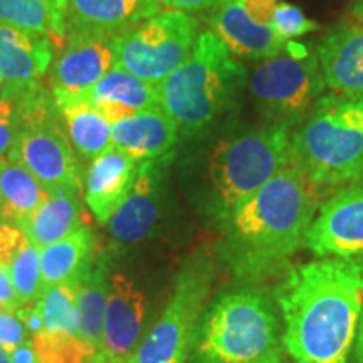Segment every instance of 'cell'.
Returning <instances> with one entry per match:
<instances>
[{
    "instance_id": "obj_1",
    "label": "cell",
    "mask_w": 363,
    "mask_h": 363,
    "mask_svg": "<svg viewBox=\"0 0 363 363\" xmlns=\"http://www.w3.org/2000/svg\"><path fill=\"white\" fill-rule=\"evenodd\" d=\"M274 301L294 363H348L363 311V259L321 257L294 266Z\"/></svg>"
},
{
    "instance_id": "obj_2",
    "label": "cell",
    "mask_w": 363,
    "mask_h": 363,
    "mask_svg": "<svg viewBox=\"0 0 363 363\" xmlns=\"http://www.w3.org/2000/svg\"><path fill=\"white\" fill-rule=\"evenodd\" d=\"M316 187L288 165L224 220L220 257L235 278L272 274L305 242L316 212Z\"/></svg>"
},
{
    "instance_id": "obj_3",
    "label": "cell",
    "mask_w": 363,
    "mask_h": 363,
    "mask_svg": "<svg viewBox=\"0 0 363 363\" xmlns=\"http://www.w3.org/2000/svg\"><path fill=\"white\" fill-rule=\"evenodd\" d=\"M293 165L315 187L363 179V96H320L293 131Z\"/></svg>"
},
{
    "instance_id": "obj_4",
    "label": "cell",
    "mask_w": 363,
    "mask_h": 363,
    "mask_svg": "<svg viewBox=\"0 0 363 363\" xmlns=\"http://www.w3.org/2000/svg\"><path fill=\"white\" fill-rule=\"evenodd\" d=\"M246 79V67L214 33L203 30L184 65L160 84L162 108L179 131L194 135L234 103Z\"/></svg>"
},
{
    "instance_id": "obj_5",
    "label": "cell",
    "mask_w": 363,
    "mask_h": 363,
    "mask_svg": "<svg viewBox=\"0 0 363 363\" xmlns=\"http://www.w3.org/2000/svg\"><path fill=\"white\" fill-rule=\"evenodd\" d=\"M276 305L259 288L220 294L207 306L192 345L194 363H254L279 350Z\"/></svg>"
},
{
    "instance_id": "obj_6",
    "label": "cell",
    "mask_w": 363,
    "mask_h": 363,
    "mask_svg": "<svg viewBox=\"0 0 363 363\" xmlns=\"http://www.w3.org/2000/svg\"><path fill=\"white\" fill-rule=\"evenodd\" d=\"M294 126L269 123L217 143L208 160L212 206L224 222L240 203L293 163Z\"/></svg>"
},
{
    "instance_id": "obj_7",
    "label": "cell",
    "mask_w": 363,
    "mask_h": 363,
    "mask_svg": "<svg viewBox=\"0 0 363 363\" xmlns=\"http://www.w3.org/2000/svg\"><path fill=\"white\" fill-rule=\"evenodd\" d=\"M51 192L83 194L84 174L78 153L67 138L52 93L35 83L24 110L22 128L9 155Z\"/></svg>"
},
{
    "instance_id": "obj_8",
    "label": "cell",
    "mask_w": 363,
    "mask_h": 363,
    "mask_svg": "<svg viewBox=\"0 0 363 363\" xmlns=\"http://www.w3.org/2000/svg\"><path fill=\"white\" fill-rule=\"evenodd\" d=\"M214 262L194 254L175 276L172 296L158 321L126 363H187L214 284Z\"/></svg>"
},
{
    "instance_id": "obj_9",
    "label": "cell",
    "mask_w": 363,
    "mask_h": 363,
    "mask_svg": "<svg viewBox=\"0 0 363 363\" xmlns=\"http://www.w3.org/2000/svg\"><path fill=\"white\" fill-rule=\"evenodd\" d=\"M199 22L187 12H160L118 35L115 66L162 84L190 56Z\"/></svg>"
},
{
    "instance_id": "obj_10",
    "label": "cell",
    "mask_w": 363,
    "mask_h": 363,
    "mask_svg": "<svg viewBox=\"0 0 363 363\" xmlns=\"http://www.w3.org/2000/svg\"><path fill=\"white\" fill-rule=\"evenodd\" d=\"M326 88L318 54L303 45H289L254 71L251 91L269 123L296 126Z\"/></svg>"
},
{
    "instance_id": "obj_11",
    "label": "cell",
    "mask_w": 363,
    "mask_h": 363,
    "mask_svg": "<svg viewBox=\"0 0 363 363\" xmlns=\"http://www.w3.org/2000/svg\"><path fill=\"white\" fill-rule=\"evenodd\" d=\"M276 0H222L211 16L214 33L234 56L267 61L284 51L272 29Z\"/></svg>"
},
{
    "instance_id": "obj_12",
    "label": "cell",
    "mask_w": 363,
    "mask_h": 363,
    "mask_svg": "<svg viewBox=\"0 0 363 363\" xmlns=\"http://www.w3.org/2000/svg\"><path fill=\"white\" fill-rule=\"evenodd\" d=\"M38 306L43 325L30 342L39 363H86L94 357L81 335L74 286L45 289Z\"/></svg>"
},
{
    "instance_id": "obj_13",
    "label": "cell",
    "mask_w": 363,
    "mask_h": 363,
    "mask_svg": "<svg viewBox=\"0 0 363 363\" xmlns=\"http://www.w3.org/2000/svg\"><path fill=\"white\" fill-rule=\"evenodd\" d=\"M303 244L320 257L363 256V185L330 197L313 217Z\"/></svg>"
},
{
    "instance_id": "obj_14",
    "label": "cell",
    "mask_w": 363,
    "mask_h": 363,
    "mask_svg": "<svg viewBox=\"0 0 363 363\" xmlns=\"http://www.w3.org/2000/svg\"><path fill=\"white\" fill-rule=\"evenodd\" d=\"M120 34L94 30H66L61 51L54 56L49 74L51 89L84 93L115 66Z\"/></svg>"
},
{
    "instance_id": "obj_15",
    "label": "cell",
    "mask_w": 363,
    "mask_h": 363,
    "mask_svg": "<svg viewBox=\"0 0 363 363\" xmlns=\"http://www.w3.org/2000/svg\"><path fill=\"white\" fill-rule=\"evenodd\" d=\"M174 153L142 162L135 184L108 222L110 233L121 244H138L152 234L160 216L163 182Z\"/></svg>"
},
{
    "instance_id": "obj_16",
    "label": "cell",
    "mask_w": 363,
    "mask_h": 363,
    "mask_svg": "<svg viewBox=\"0 0 363 363\" xmlns=\"http://www.w3.org/2000/svg\"><path fill=\"white\" fill-rule=\"evenodd\" d=\"M145 311L147 299L138 286L121 272L111 274L99 360L106 363H126L130 360L142 342Z\"/></svg>"
},
{
    "instance_id": "obj_17",
    "label": "cell",
    "mask_w": 363,
    "mask_h": 363,
    "mask_svg": "<svg viewBox=\"0 0 363 363\" xmlns=\"http://www.w3.org/2000/svg\"><path fill=\"white\" fill-rule=\"evenodd\" d=\"M140 163L110 147L84 174V202L99 224H108L133 187Z\"/></svg>"
},
{
    "instance_id": "obj_18",
    "label": "cell",
    "mask_w": 363,
    "mask_h": 363,
    "mask_svg": "<svg viewBox=\"0 0 363 363\" xmlns=\"http://www.w3.org/2000/svg\"><path fill=\"white\" fill-rule=\"evenodd\" d=\"M318 61L326 88L333 93L363 96V24L340 26L318 45Z\"/></svg>"
},
{
    "instance_id": "obj_19",
    "label": "cell",
    "mask_w": 363,
    "mask_h": 363,
    "mask_svg": "<svg viewBox=\"0 0 363 363\" xmlns=\"http://www.w3.org/2000/svg\"><path fill=\"white\" fill-rule=\"evenodd\" d=\"M179 126L162 106L138 111L111 125V147L142 163L172 152Z\"/></svg>"
},
{
    "instance_id": "obj_20",
    "label": "cell",
    "mask_w": 363,
    "mask_h": 363,
    "mask_svg": "<svg viewBox=\"0 0 363 363\" xmlns=\"http://www.w3.org/2000/svg\"><path fill=\"white\" fill-rule=\"evenodd\" d=\"M160 9V0H67L66 30L121 34Z\"/></svg>"
},
{
    "instance_id": "obj_21",
    "label": "cell",
    "mask_w": 363,
    "mask_h": 363,
    "mask_svg": "<svg viewBox=\"0 0 363 363\" xmlns=\"http://www.w3.org/2000/svg\"><path fill=\"white\" fill-rule=\"evenodd\" d=\"M89 101L113 123L138 111L162 106L160 84L148 83L138 76L113 66L93 88L84 91Z\"/></svg>"
},
{
    "instance_id": "obj_22",
    "label": "cell",
    "mask_w": 363,
    "mask_h": 363,
    "mask_svg": "<svg viewBox=\"0 0 363 363\" xmlns=\"http://www.w3.org/2000/svg\"><path fill=\"white\" fill-rule=\"evenodd\" d=\"M66 135L74 152L88 160L111 147V121L99 113L86 93L51 89Z\"/></svg>"
},
{
    "instance_id": "obj_23",
    "label": "cell",
    "mask_w": 363,
    "mask_h": 363,
    "mask_svg": "<svg viewBox=\"0 0 363 363\" xmlns=\"http://www.w3.org/2000/svg\"><path fill=\"white\" fill-rule=\"evenodd\" d=\"M54 59V43L44 35L0 24V79L9 84L35 83Z\"/></svg>"
},
{
    "instance_id": "obj_24",
    "label": "cell",
    "mask_w": 363,
    "mask_h": 363,
    "mask_svg": "<svg viewBox=\"0 0 363 363\" xmlns=\"http://www.w3.org/2000/svg\"><path fill=\"white\" fill-rule=\"evenodd\" d=\"M110 257L104 251H98L94 259L81 272L74 283L76 308H78L81 335L93 350L94 357H101L103 321L110 293Z\"/></svg>"
},
{
    "instance_id": "obj_25",
    "label": "cell",
    "mask_w": 363,
    "mask_h": 363,
    "mask_svg": "<svg viewBox=\"0 0 363 363\" xmlns=\"http://www.w3.org/2000/svg\"><path fill=\"white\" fill-rule=\"evenodd\" d=\"M81 195L83 194L71 190L51 192L33 212V216L27 217L17 227L26 234L29 242L39 249L57 242L86 224Z\"/></svg>"
},
{
    "instance_id": "obj_26",
    "label": "cell",
    "mask_w": 363,
    "mask_h": 363,
    "mask_svg": "<svg viewBox=\"0 0 363 363\" xmlns=\"http://www.w3.org/2000/svg\"><path fill=\"white\" fill-rule=\"evenodd\" d=\"M96 235L84 225L65 239L39 249L44 291L54 286L74 283L96 256Z\"/></svg>"
},
{
    "instance_id": "obj_27",
    "label": "cell",
    "mask_w": 363,
    "mask_h": 363,
    "mask_svg": "<svg viewBox=\"0 0 363 363\" xmlns=\"http://www.w3.org/2000/svg\"><path fill=\"white\" fill-rule=\"evenodd\" d=\"M67 0H0V24L44 35L56 44L66 39Z\"/></svg>"
},
{
    "instance_id": "obj_28",
    "label": "cell",
    "mask_w": 363,
    "mask_h": 363,
    "mask_svg": "<svg viewBox=\"0 0 363 363\" xmlns=\"http://www.w3.org/2000/svg\"><path fill=\"white\" fill-rule=\"evenodd\" d=\"M0 189H2L4 222L19 225L48 199L43 184L19 162L0 157Z\"/></svg>"
},
{
    "instance_id": "obj_29",
    "label": "cell",
    "mask_w": 363,
    "mask_h": 363,
    "mask_svg": "<svg viewBox=\"0 0 363 363\" xmlns=\"http://www.w3.org/2000/svg\"><path fill=\"white\" fill-rule=\"evenodd\" d=\"M35 83H4L2 94H0V157L9 155L19 136L27 98Z\"/></svg>"
},
{
    "instance_id": "obj_30",
    "label": "cell",
    "mask_w": 363,
    "mask_h": 363,
    "mask_svg": "<svg viewBox=\"0 0 363 363\" xmlns=\"http://www.w3.org/2000/svg\"><path fill=\"white\" fill-rule=\"evenodd\" d=\"M21 305L35 303L44 294L43 272H40V251L29 240L13 256L7 266Z\"/></svg>"
},
{
    "instance_id": "obj_31",
    "label": "cell",
    "mask_w": 363,
    "mask_h": 363,
    "mask_svg": "<svg viewBox=\"0 0 363 363\" xmlns=\"http://www.w3.org/2000/svg\"><path fill=\"white\" fill-rule=\"evenodd\" d=\"M272 29L281 40L288 43V40L316 30L318 24L315 21L308 19L299 7L278 2L274 7V13H272Z\"/></svg>"
},
{
    "instance_id": "obj_32",
    "label": "cell",
    "mask_w": 363,
    "mask_h": 363,
    "mask_svg": "<svg viewBox=\"0 0 363 363\" xmlns=\"http://www.w3.org/2000/svg\"><path fill=\"white\" fill-rule=\"evenodd\" d=\"M30 342L29 331L16 311H0V348L13 350L19 345Z\"/></svg>"
},
{
    "instance_id": "obj_33",
    "label": "cell",
    "mask_w": 363,
    "mask_h": 363,
    "mask_svg": "<svg viewBox=\"0 0 363 363\" xmlns=\"http://www.w3.org/2000/svg\"><path fill=\"white\" fill-rule=\"evenodd\" d=\"M26 234L17 225L0 222V264L9 266L21 247L27 242Z\"/></svg>"
},
{
    "instance_id": "obj_34",
    "label": "cell",
    "mask_w": 363,
    "mask_h": 363,
    "mask_svg": "<svg viewBox=\"0 0 363 363\" xmlns=\"http://www.w3.org/2000/svg\"><path fill=\"white\" fill-rule=\"evenodd\" d=\"M21 306L9 267L0 264V311H16Z\"/></svg>"
},
{
    "instance_id": "obj_35",
    "label": "cell",
    "mask_w": 363,
    "mask_h": 363,
    "mask_svg": "<svg viewBox=\"0 0 363 363\" xmlns=\"http://www.w3.org/2000/svg\"><path fill=\"white\" fill-rule=\"evenodd\" d=\"M162 6L177 12H201L219 6L222 0H160Z\"/></svg>"
},
{
    "instance_id": "obj_36",
    "label": "cell",
    "mask_w": 363,
    "mask_h": 363,
    "mask_svg": "<svg viewBox=\"0 0 363 363\" xmlns=\"http://www.w3.org/2000/svg\"><path fill=\"white\" fill-rule=\"evenodd\" d=\"M11 357L12 363H39V358L35 355L33 342H27L24 345H19L13 350L7 352Z\"/></svg>"
},
{
    "instance_id": "obj_37",
    "label": "cell",
    "mask_w": 363,
    "mask_h": 363,
    "mask_svg": "<svg viewBox=\"0 0 363 363\" xmlns=\"http://www.w3.org/2000/svg\"><path fill=\"white\" fill-rule=\"evenodd\" d=\"M355 342V363H363V311L360 318V325H358Z\"/></svg>"
},
{
    "instance_id": "obj_38",
    "label": "cell",
    "mask_w": 363,
    "mask_h": 363,
    "mask_svg": "<svg viewBox=\"0 0 363 363\" xmlns=\"http://www.w3.org/2000/svg\"><path fill=\"white\" fill-rule=\"evenodd\" d=\"M254 363H288V360H286L283 352H281V348H279V350H276L274 353H271V355L261 358V360H257Z\"/></svg>"
},
{
    "instance_id": "obj_39",
    "label": "cell",
    "mask_w": 363,
    "mask_h": 363,
    "mask_svg": "<svg viewBox=\"0 0 363 363\" xmlns=\"http://www.w3.org/2000/svg\"><path fill=\"white\" fill-rule=\"evenodd\" d=\"M352 12H353V17H355L358 22H362V24H363V0H362V2L353 4Z\"/></svg>"
},
{
    "instance_id": "obj_40",
    "label": "cell",
    "mask_w": 363,
    "mask_h": 363,
    "mask_svg": "<svg viewBox=\"0 0 363 363\" xmlns=\"http://www.w3.org/2000/svg\"><path fill=\"white\" fill-rule=\"evenodd\" d=\"M0 363H12L11 357H9V353L4 348H0Z\"/></svg>"
},
{
    "instance_id": "obj_41",
    "label": "cell",
    "mask_w": 363,
    "mask_h": 363,
    "mask_svg": "<svg viewBox=\"0 0 363 363\" xmlns=\"http://www.w3.org/2000/svg\"><path fill=\"white\" fill-rule=\"evenodd\" d=\"M0 222H4V217H2V189H0Z\"/></svg>"
},
{
    "instance_id": "obj_42",
    "label": "cell",
    "mask_w": 363,
    "mask_h": 363,
    "mask_svg": "<svg viewBox=\"0 0 363 363\" xmlns=\"http://www.w3.org/2000/svg\"><path fill=\"white\" fill-rule=\"evenodd\" d=\"M86 363H106V362H104V360H99V358H89V360L86 362Z\"/></svg>"
},
{
    "instance_id": "obj_43",
    "label": "cell",
    "mask_w": 363,
    "mask_h": 363,
    "mask_svg": "<svg viewBox=\"0 0 363 363\" xmlns=\"http://www.w3.org/2000/svg\"><path fill=\"white\" fill-rule=\"evenodd\" d=\"M2 89H4V81L0 79V94H2Z\"/></svg>"
},
{
    "instance_id": "obj_44",
    "label": "cell",
    "mask_w": 363,
    "mask_h": 363,
    "mask_svg": "<svg viewBox=\"0 0 363 363\" xmlns=\"http://www.w3.org/2000/svg\"><path fill=\"white\" fill-rule=\"evenodd\" d=\"M355 2H362V0H355Z\"/></svg>"
}]
</instances>
